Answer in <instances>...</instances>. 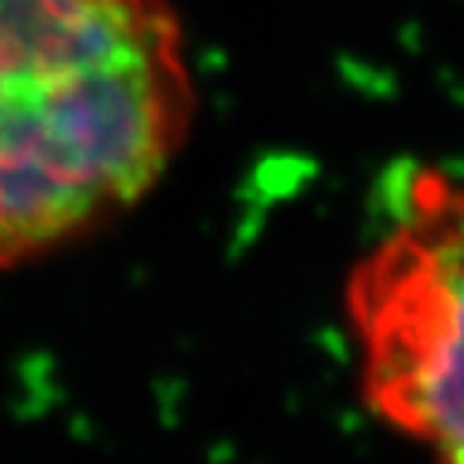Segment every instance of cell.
<instances>
[{
  "instance_id": "6da1fadb",
  "label": "cell",
  "mask_w": 464,
  "mask_h": 464,
  "mask_svg": "<svg viewBox=\"0 0 464 464\" xmlns=\"http://www.w3.org/2000/svg\"><path fill=\"white\" fill-rule=\"evenodd\" d=\"M194 116L171 0H0V271L123 219Z\"/></svg>"
},
{
  "instance_id": "7a4b0ae2",
  "label": "cell",
  "mask_w": 464,
  "mask_h": 464,
  "mask_svg": "<svg viewBox=\"0 0 464 464\" xmlns=\"http://www.w3.org/2000/svg\"><path fill=\"white\" fill-rule=\"evenodd\" d=\"M368 413L464 464V181L413 168L342 290Z\"/></svg>"
}]
</instances>
